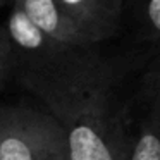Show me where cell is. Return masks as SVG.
<instances>
[{
	"mask_svg": "<svg viewBox=\"0 0 160 160\" xmlns=\"http://www.w3.org/2000/svg\"><path fill=\"white\" fill-rule=\"evenodd\" d=\"M45 110L59 122L67 160H122L117 64L95 47L71 48L38 69L16 71Z\"/></svg>",
	"mask_w": 160,
	"mask_h": 160,
	"instance_id": "6da1fadb",
	"label": "cell"
},
{
	"mask_svg": "<svg viewBox=\"0 0 160 160\" xmlns=\"http://www.w3.org/2000/svg\"><path fill=\"white\" fill-rule=\"evenodd\" d=\"M0 160H67L59 122L29 105L0 107Z\"/></svg>",
	"mask_w": 160,
	"mask_h": 160,
	"instance_id": "7a4b0ae2",
	"label": "cell"
},
{
	"mask_svg": "<svg viewBox=\"0 0 160 160\" xmlns=\"http://www.w3.org/2000/svg\"><path fill=\"white\" fill-rule=\"evenodd\" d=\"M122 160H160V52L121 108Z\"/></svg>",
	"mask_w": 160,
	"mask_h": 160,
	"instance_id": "3957f363",
	"label": "cell"
},
{
	"mask_svg": "<svg viewBox=\"0 0 160 160\" xmlns=\"http://www.w3.org/2000/svg\"><path fill=\"white\" fill-rule=\"evenodd\" d=\"M14 60V72L38 69L59 60L74 47H66L42 33L18 5H12L5 29H2Z\"/></svg>",
	"mask_w": 160,
	"mask_h": 160,
	"instance_id": "277c9868",
	"label": "cell"
},
{
	"mask_svg": "<svg viewBox=\"0 0 160 160\" xmlns=\"http://www.w3.org/2000/svg\"><path fill=\"white\" fill-rule=\"evenodd\" d=\"M91 45L112 38L122 24V0H57Z\"/></svg>",
	"mask_w": 160,
	"mask_h": 160,
	"instance_id": "5b68a950",
	"label": "cell"
},
{
	"mask_svg": "<svg viewBox=\"0 0 160 160\" xmlns=\"http://www.w3.org/2000/svg\"><path fill=\"white\" fill-rule=\"evenodd\" d=\"M14 5L48 38L74 48L97 47L76 28L57 0H14Z\"/></svg>",
	"mask_w": 160,
	"mask_h": 160,
	"instance_id": "8992f818",
	"label": "cell"
},
{
	"mask_svg": "<svg viewBox=\"0 0 160 160\" xmlns=\"http://www.w3.org/2000/svg\"><path fill=\"white\" fill-rule=\"evenodd\" d=\"M128 12L139 38L160 52V0H122V16Z\"/></svg>",
	"mask_w": 160,
	"mask_h": 160,
	"instance_id": "52a82bcc",
	"label": "cell"
},
{
	"mask_svg": "<svg viewBox=\"0 0 160 160\" xmlns=\"http://www.w3.org/2000/svg\"><path fill=\"white\" fill-rule=\"evenodd\" d=\"M14 72V60H12V53L9 48V43L5 40L4 33L0 29V91L4 88L5 81L9 79V76Z\"/></svg>",
	"mask_w": 160,
	"mask_h": 160,
	"instance_id": "ba28073f",
	"label": "cell"
},
{
	"mask_svg": "<svg viewBox=\"0 0 160 160\" xmlns=\"http://www.w3.org/2000/svg\"><path fill=\"white\" fill-rule=\"evenodd\" d=\"M2 4H4V0H0V5H2Z\"/></svg>",
	"mask_w": 160,
	"mask_h": 160,
	"instance_id": "9c48e42d",
	"label": "cell"
}]
</instances>
